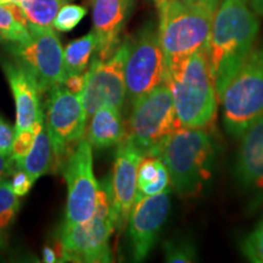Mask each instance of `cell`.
Here are the masks:
<instances>
[{"label": "cell", "instance_id": "obj_27", "mask_svg": "<svg viewBox=\"0 0 263 263\" xmlns=\"http://www.w3.org/2000/svg\"><path fill=\"white\" fill-rule=\"evenodd\" d=\"M164 258L171 263H189L196 261L195 248L188 241L164 242Z\"/></svg>", "mask_w": 263, "mask_h": 263}, {"label": "cell", "instance_id": "obj_28", "mask_svg": "<svg viewBox=\"0 0 263 263\" xmlns=\"http://www.w3.org/2000/svg\"><path fill=\"white\" fill-rule=\"evenodd\" d=\"M20 201L18 195L12 189V184L10 180L0 182V212L10 209H18Z\"/></svg>", "mask_w": 263, "mask_h": 263}, {"label": "cell", "instance_id": "obj_35", "mask_svg": "<svg viewBox=\"0 0 263 263\" xmlns=\"http://www.w3.org/2000/svg\"><path fill=\"white\" fill-rule=\"evenodd\" d=\"M256 15L263 16V0H246Z\"/></svg>", "mask_w": 263, "mask_h": 263}, {"label": "cell", "instance_id": "obj_8", "mask_svg": "<svg viewBox=\"0 0 263 263\" xmlns=\"http://www.w3.org/2000/svg\"><path fill=\"white\" fill-rule=\"evenodd\" d=\"M166 71L167 66L160 44L159 29L153 22H149L139 29L136 37L130 38V48L124 66L129 104L163 84Z\"/></svg>", "mask_w": 263, "mask_h": 263}, {"label": "cell", "instance_id": "obj_16", "mask_svg": "<svg viewBox=\"0 0 263 263\" xmlns=\"http://www.w3.org/2000/svg\"><path fill=\"white\" fill-rule=\"evenodd\" d=\"M134 0H93V31L98 45L94 57L107 60L120 47V35Z\"/></svg>", "mask_w": 263, "mask_h": 263}, {"label": "cell", "instance_id": "obj_24", "mask_svg": "<svg viewBox=\"0 0 263 263\" xmlns=\"http://www.w3.org/2000/svg\"><path fill=\"white\" fill-rule=\"evenodd\" d=\"M44 122V115L42 112L39 114V117L37 122L33 124L32 127L27 128V129L16 132L15 133V139L14 144H12V151H11V159L14 160L15 166L21 162L26 156L28 155V153L31 151L33 144H34L35 136H37L39 128Z\"/></svg>", "mask_w": 263, "mask_h": 263}, {"label": "cell", "instance_id": "obj_29", "mask_svg": "<svg viewBox=\"0 0 263 263\" xmlns=\"http://www.w3.org/2000/svg\"><path fill=\"white\" fill-rule=\"evenodd\" d=\"M15 139V128L0 118V155L11 156L12 144Z\"/></svg>", "mask_w": 263, "mask_h": 263}, {"label": "cell", "instance_id": "obj_14", "mask_svg": "<svg viewBox=\"0 0 263 263\" xmlns=\"http://www.w3.org/2000/svg\"><path fill=\"white\" fill-rule=\"evenodd\" d=\"M144 155L126 137L117 145L110 193L116 228L123 229L129 219L138 195V167Z\"/></svg>", "mask_w": 263, "mask_h": 263}, {"label": "cell", "instance_id": "obj_13", "mask_svg": "<svg viewBox=\"0 0 263 263\" xmlns=\"http://www.w3.org/2000/svg\"><path fill=\"white\" fill-rule=\"evenodd\" d=\"M170 209V190L137 197L128 219V238L133 261L141 262L147 258L167 221Z\"/></svg>", "mask_w": 263, "mask_h": 263}, {"label": "cell", "instance_id": "obj_11", "mask_svg": "<svg viewBox=\"0 0 263 263\" xmlns=\"http://www.w3.org/2000/svg\"><path fill=\"white\" fill-rule=\"evenodd\" d=\"M67 183L65 224L83 223L94 216L99 184L93 171V147L82 139L67 156L62 167Z\"/></svg>", "mask_w": 263, "mask_h": 263}, {"label": "cell", "instance_id": "obj_32", "mask_svg": "<svg viewBox=\"0 0 263 263\" xmlns=\"http://www.w3.org/2000/svg\"><path fill=\"white\" fill-rule=\"evenodd\" d=\"M14 160L11 156H4L0 155V182L5 179V177L11 172L12 167H14Z\"/></svg>", "mask_w": 263, "mask_h": 263}, {"label": "cell", "instance_id": "obj_18", "mask_svg": "<svg viewBox=\"0 0 263 263\" xmlns=\"http://www.w3.org/2000/svg\"><path fill=\"white\" fill-rule=\"evenodd\" d=\"M124 138L126 124L123 122L122 111L108 106L95 111L84 134V139L93 149L98 150L118 145Z\"/></svg>", "mask_w": 263, "mask_h": 263}, {"label": "cell", "instance_id": "obj_9", "mask_svg": "<svg viewBox=\"0 0 263 263\" xmlns=\"http://www.w3.org/2000/svg\"><path fill=\"white\" fill-rule=\"evenodd\" d=\"M129 48L130 38H126L107 60H100L94 55L91 58L82 91V101L88 120L95 111L105 106L123 111L127 98L124 66Z\"/></svg>", "mask_w": 263, "mask_h": 263}, {"label": "cell", "instance_id": "obj_3", "mask_svg": "<svg viewBox=\"0 0 263 263\" xmlns=\"http://www.w3.org/2000/svg\"><path fill=\"white\" fill-rule=\"evenodd\" d=\"M218 6L200 0H163L157 5V29L166 66L206 48Z\"/></svg>", "mask_w": 263, "mask_h": 263}, {"label": "cell", "instance_id": "obj_36", "mask_svg": "<svg viewBox=\"0 0 263 263\" xmlns=\"http://www.w3.org/2000/svg\"><path fill=\"white\" fill-rule=\"evenodd\" d=\"M201 2H210V3H215V4H221L222 0H201Z\"/></svg>", "mask_w": 263, "mask_h": 263}, {"label": "cell", "instance_id": "obj_6", "mask_svg": "<svg viewBox=\"0 0 263 263\" xmlns=\"http://www.w3.org/2000/svg\"><path fill=\"white\" fill-rule=\"evenodd\" d=\"M221 103L226 128L234 137L263 116V44L252 48L223 90Z\"/></svg>", "mask_w": 263, "mask_h": 263}, {"label": "cell", "instance_id": "obj_17", "mask_svg": "<svg viewBox=\"0 0 263 263\" xmlns=\"http://www.w3.org/2000/svg\"><path fill=\"white\" fill-rule=\"evenodd\" d=\"M235 174L242 188L263 193V116L241 134Z\"/></svg>", "mask_w": 263, "mask_h": 263}, {"label": "cell", "instance_id": "obj_7", "mask_svg": "<svg viewBox=\"0 0 263 263\" xmlns=\"http://www.w3.org/2000/svg\"><path fill=\"white\" fill-rule=\"evenodd\" d=\"M130 106L126 137L144 157L157 156L167 138L180 127L168 85H159Z\"/></svg>", "mask_w": 263, "mask_h": 263}, {"label": "cell", "instance_id": "obj_22", "mask_svg": "<svg viewBox=\"0 0 263 263\" xmlns=\"http://www.w3.org/2000/svg\"><path fill=\"white\" fill-rule=\"evenodd\" d=\"M97 45L98 39L94 31L71 42L64 50L65 77L70 74L83 73L89 67L91 58L97 50Z\"/></svg>", "mask_w": 263, "mask_h": 263}, {"label": "cell", "instance_id": "obj_2", "mask_svg": "<svg viewBox=\"0 0 263 263\" xmlns=\"http://www.w3.org/2000/svg\"><path fill=\"white\" fill-rule=\"evenodd\" d=\"M164 83L172 94L180 127L207 129L215 122L218 105L205 48L167 66Z\"/></svg>", "mask_w": 263, "mask_h": 263}, {"label": "cell", "instance_id": "obj_5", "mask_svg": "<svg viewBox=\"0 0 263 263\" xmlns=\"http://www.w3.org/2000/svg\"><path fill=\"white\" fill-rule=\"evenodd\" d=\"M116 229L110 180L99 186L98 203L94 216L83 223L62 224L59 252L62 258L72 262L105 263L112 261L108 242Z\"/></svg>", "mask_w": 263, "mask_h": 263}, {"label": "cell", "instance_id": "obj_37", "mask_svg": "<svg viewBox=\"0 0 263 263\" xmlns=\"http://www.w3.org/2000/svg\"><path fill=\"white\" fill-rule=\"evenodd\" d=\"M0 2H12V3H18V4H20L22 0H0Z\"/></svg>", "mask_w": 263, "mask_h": 263}, {"label": "cell", "instance_id": "obj_33", "mask_svg": "<svg viewBox=\"0 0 263 263\" xmlns=\"http://www.w3.org/2000/svg\"><path fill=\"white\" fill-rule=\"evenodd\" d=\"M16 212H17V209H10L0 212V229L8 228L10 223L14 221Z\"/></svg>", "mask_w": 263, "mask_h": 263}, {"label": "cell", "instance_id": "obj_23", "mask_svg": "<svg viewBox=\"0 0 263 263\" xmlns=\"http://www.w3.org/2000/svg\"><path fill=\"white\" fill-rule=\"evenodd\" d=\"M67 2L68 0H22L20 5L24 10L28 25L52 27L55 16Z\"/></svg>", "mask_w": 263, "mask_h": 263}, {"label": "cell", "instance_id": "obj_12", "mask_svg": "<svg viewBox=\"0 0 263 263\" xmlns=\"http://www.w3.org/2000/svg\"><path fill=\"white\" fill-rule=\"evenodd\" d=\"M47 123L54 156L61 160L68 156L84 138L87 127L82 94L68 91L59 84L49 91L47 104Z\"/></svg>", "mask_w": 263, "mask_h": 263}, {"label": "cell", "instance_id": "obj_20", "mask_svg": "<svg viewBox=\"0 0 263 263\" xmlns=\"http://www.w3.org/2000/svg\"><path fill=\"white\" fill-rule=\"evenodd\" d=\"M52 153L51 141L49 138L47 123L45 120L39 128L37 136H35L34 144H33L31 151L18 164H16L17 170L25 171L31 177L33 182L41 178L50 168Z\"/></svg>", "mask_w": 263, "mask_h": 263}, {"label": "cell", "instance_id": "obj_21", "mask_svg": "<svg viewBox=\"0 0 263 263\" xmlns=\"http://www.w3.org/2000/svg\"><path fill=\"white\" fill-rule=\"evenodd\" d=\"M0 34L4 42L16 44L31 39L28 21L18 3L0 2Z\"/></svg>", "mask_w": 263, "mask_h": 263}, {"label": "cell", "instance_id": "obj_34", "mask_svg": "<svg viewBox=\"0 0 263 263\" xmlns=\"http://www.w3.org/2000/svg\"><path fill=\"white\" fill-rule=\"evenodd\" d=\"M43 258H44V262L47 263H55L58 261V254L55 252L54 249L47 246V248L43 250Z\"/></svg>", "mask_w": 263, "mask_h": 263}, {"label": "cell", "instance_id": "obj_15", "mask_svg": "<svg viewBox=\"0 0 263 263\" xmlns=\"http://www.w3.org/2000/svg\"><path fill=\"white\" fill-rule=\"evenodd\" d=\"M3 72L8 80L16 106V132L27 129L37 122L42 112L39 88L34 76L18 60L2 59Z\"/></svg>", "mask_w": 263, "mask_h": 263}, {"label": "cell", "instance_id": "obj_4", "mask_svg": "<svg viewBox=\"0 0 263 263\" xmlns=\"http://www.w3.org/2000/svg\"><path fill=\"white\" fill-rule=\"evenodd\" d=\"M170 173L171 184L180 197H195L211 178L213 144L206 129L179 127L157 153Z\"/></svg>", "mask_w": 263, "mask_h": 263}, {"label": "cell", "instance_id": "obj_25", "mask_svg": "<svg viewBox=\"0 0 263 263\" xmlns=\"http://www.w3.org/2000/svg\"><path fill=\"white\" fill-rule=\"evenodd\" d=\"M85 14L87 9L84 6L65 4L55 16L52 27L59 32H70L83 20Z\"/></svg>", "mask_w": 263, "mask_h": 263}, {"label": "cell", "instance_id": "obj_38", "mask_svg": "<svg viewBox=\"0 0 263 263\" xmlns=\"http://www.w3.org/2000/svg\"><path fill=\"white\" fill-rule=\"evenodd\" d=\"M2 42H4V39H3V37H2V34H0V43Z\"/></svg>", "mask_w": 263, "mask_h": 263}, {"label": "cell", "instance_id": "obj_30", "mask_svg": "<svg viewBox=\"0 0 263 263\" xmlns=\"http://www.w3.org/2000/svg\"><path fill=\"white\" fill-rule=\"evenodd\" d=\"M33 183L34 182L31 179V177L22 170L16 171L14 174V178L11 180L12 189H14L16 195L18 196H25L26 194H28V192L32 188Z\"/></svg>", "mask_w": 263, "mask_h": 263}, {"label": "cell", "instance_id": "obj_19", "mask_svg": "<svg viewBox=\"0 0 263 263\" xmlns=\"http://www.w3.org/2000/svg\"><path fill=\"white\" fill-rule=\"evenodd\" d=\"M170 173L166 164L159 156L143 157L138 167V195L150 196L168 190Z\"/></svg>", "mask_w": 263, "mask_h": 263}, {"label": "cell", "instance_id": "obj_31", "mask_svg": "<svg viewBox=\"0 0 263 263\" xmlns=\"http://www.w3.org/2000/svg\"><path fill=\"white\" fill-rule=\"evenodd\" d=\"M85 81H87V72H85V73L83 72V73L70 74L66 76L62 85H64L68 91H71V93L82 94V91L84 89Z\"/></svg>", "mask_w": 263, "mask_h": 263}, {"label": "cell", "instance_id": "obj_10", "mask_svg": "<svg viewBox=\"0 0 263 263\" xmlns=\"http://www.w3.org/2000/svg\"><path fill=\"white\" fill-rule=\"evenodd\" d=\"M28 29L31 39L22 44L10 43L9 51L32 72L39 91L47 93L64 83V48L52 27L28 25Z\"/></svg>", "mask_w": 263, "mask_h": 263}, {"label": "cell", "instance_id": "obj_26", "mask_svg": "<svg viewBox=\"0 0 263 263\" xmlns=\"http://www.w3.org/2000/svg\"><path fill=\"white\" fill-rule=\"evenodd\" d=\"M242 254L249 261L263 263V218L254 232L246 236L241 244Z\"/></svg>", "mask_w": 263, "mask_h": 263}, {"label": "cell", "instance_id": "obj_1", "mask_svg": "<svg viewBox=\"0 0 263 263\" xmlns=\"http://www.w3.org/2000/svg\"><path fill=\"white\" fill-rule=\"evenodd\" d=\"M258 29L257 15L246 0H222L205 48L219 100L227 84L255 47Z\"/></svg>", "mask_w": 263, "mask_h": 263}]
</instances>
